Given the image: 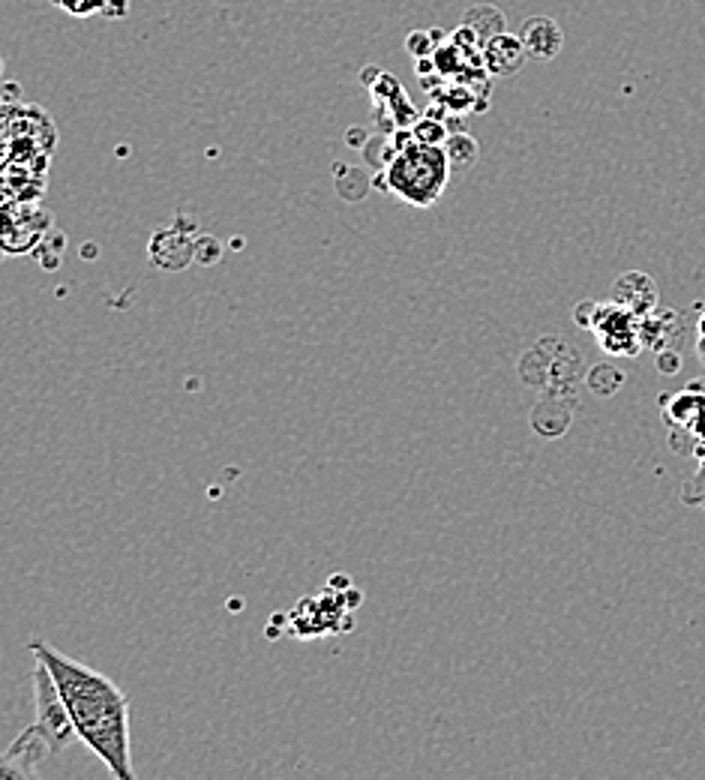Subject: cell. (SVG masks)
<instances>
[{
  "label": "cell",
  "instance_id": "3957f363",
  "mask_svg": "<svg viewBox=\"0 0 705 780\" xmlns=\"http://www.w3.org/2000/svg\"><path fill=\"white\" fill-rule=\"evenodd\" d=\"M33 702H36V726L48 738L51 753L66 750L78 738V729L72 723V714L66 708V699H63L54 675L48 672V666L42 660H36V666H33Z\"/></svg>",
  "mask_w": 705,
  "mask_h": 780
},
{
  "label": "cell",
  "instance_id": "6da1fadb",
  "mask_svg": "<svg viewBox=\"0 0 705 780\" xmlns=\"http://www.w3.org/2000/svg\"><path fill=\"white\" fill-rule=\"evenodd\" d=\"M33 660H42L54 675L78 738L108 765L117 780H132L129 762V699L102 672L60 654L42 639H30Z\"/></svg>",
  "mask_w": 705,
  "mask_h": 780
},
{
  "label": "cell",
  "instance_id": "52a82bcc",
  "mask_svg": "<svg viewBox=\"0 0 705 780\" xmlns=\"http://www.w3.org/2000/svg\"><path fill=\"white\" fill-rule=\"evenodd\" d=\"M465 24L480 36V42L504 33V12L498 6H471L465 12Z\"/></svg>",
  "mask_w": 705,
  "mask_h": 780
},
{
  "label": "cell",
  "instance_id": "277c9868",
  "mask_svg": "<svg viewBox=\"0 0 705 780\" xmlns=\"http://www.w3.org/2000/svg\"><path fill=\"white\" fill-rule=\"evenodd\" d=\"M51 753V744L48 738L42 735V729L33 723L30 729H24L12 747L3 753V765H0V774L3 777H33L36 774V765Z\"/></svg>",
  "mask_w": 705,
  "mask_h": 780
},
{
  "label": "cell",
  "instance_id": "8fae6325",
  "mask_svg": "<svg viewBox=\"0 0 705 780\" xmlns=\"http://www.w3.org/2000/svg\"><path fill=\"white\" fill-rule=\"evenodd\" d=\"M129 12V0H105L102 3V15L108 18H123Z\"/></svg>",
  "mask_w": 705,
  "mask_h": 780
},
{
  "label": "cell",
  "instance_id": "5b68a950",
  "mask_svg": "<svg viewBox=\"0 0 705 780\" xmlns=\"http://www.w3.org/2000/svg\"><path fill=\"white\" fill-rule=\"evenodd\" d=\"M528 60V48L525 42L519 39V33H498L492 39L483 42L480 48V63L489 75L495 78H507V75H516Z\"/></svg>",
  "mask_w": 705,
  "mask_h": 780
},
{
  "label": "cell",
  "instance_id": "8992f818",
  "mask_svg": "<svg viewBox=\"0 0 705 780\" xmlns=\"http://www.w3.org/2000/svg\"><path fill=\"white\" fill-rule=\"evenodd\" d=\"M519 39L528 48L531 60H552L564 48V30L549 15H531L519 24Z\"/></svg>",
  "mask_w": 705,
  "mask_h": 780
},
{
  "label": "cell",
  "instance_id": "7c38bea8",
  "mask_svg": "<svg viewBox=\"0 0 705 780\" xmlns=\"http://www.w3.org/2000/svg\"><path fill=\"white\" fill-rule=\"evenodd\" d=\"M699 351H705V315L699 321Z\"/></svg>",
  "mask_w": 705,
  "mask_h": 780
},
{
  "label": "cell",
  "instance_id": "9c48e42d",
  "mask_svg": "<svg viewBox=\"0 0 705 780\" xmlns=\"http://www.w3.org/2000/svg\"><path fill=\"white\" fill-rule=\"evenodd\" d=\"M411 138L426 141V144H444V138H447V135H444V123L426 117V120H420V123L411 129Z\"/></svg>",
  "mask_w": 705,
  "mask_h": 780
},
{
  "label": "cell",
  "instance_id": "ba28073f",
  "mask_svg": "<svg viewBox=\"0 0 705 780\" xmlns=\"http://www.w3.org/2000/svg\"><path fill=\"white\" fill-rule=\"evenodd\" d=\"M405 48L417 57H426V54H435L441 48V33L435 30H414L408 39H405Z\"/></svg>",
  "mask_w": 705,
  "mask_h": 780
},
{
  "label": "cell",
  "instance_id": "30bf717a",
  "mask_svg": "<svg viewBox=\"0 0 705 780\" xmlns=\"http://www.w3.org/2000/svg\"><path fill=\"white\" fill-rule=\"evenodd\" d=\"M54 6H60V9H66L69 15H78V18H84V15H93V12H102V3L105 0H51Z\"/></svg>",
  "mask_w": 705,
  "mask_h": 780
},
{
  "label": "cell",
  "instance_id": "7a4b0ae2",
  "mask_svg": "<svg viewBox=\"0 0 705 780\" xmlns=\"http://www.w3.org/2000/svg\"><path fill=\"white\" fill-rule=\"evenodd\" d=\"M450 177V156L444 144H426L411 138L396 150V156L387 165L384 189L399 195L411 207H432Z\"/></svg>",
  "mask_w": 705,
  "mask_h": 780
}]
</instances>
